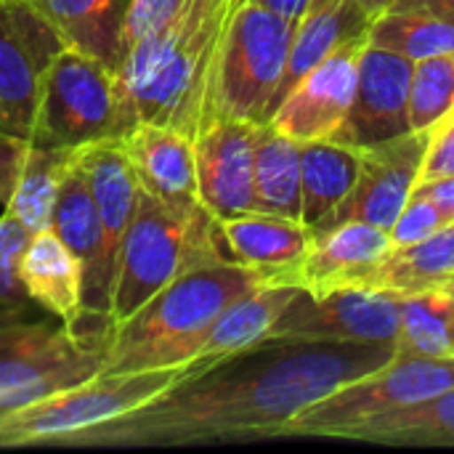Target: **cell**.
I'll return each mask as SVG.
<instances>
[{"instance_id":"52a82bcc","label":"cell","mask_w":454,"mask_h":454,"mask_svg":"<svg viewBox=\"0 0 454 454\" xmlns=\"http://www.w3.org/2000/svg\"><path fill=\"white\" fill-rule=\"evenodd\" d=\"M130 125L136 117L122 98L117 74L72 45L59 51L40 80L29 144L77 152L120 138Z\"/></svg>"},{"instance_id":"7c38bea8","label":"cell","mask_w":454,"mask_h":454,"mask_svg":"<svg viewBox=\"0 0 454 454\" xmlns=\"http://www.w3.org/2000/svg\"><path fill=\"white\" fill-rule=\"evenodd\" d=\"M431 133L434 130H412L372 149H362L359 173L348 197L311 231L322 234L348 221L372 223L388 231L420 181Z\"/></svg>"},{"instance_id":"ffe728a7","label":"cell","mask_w":454,"mask_h":454,"mask_svg":"<svg viewBox=\"0 0 454 454\" xmlns=\"http://www.w3.org/2000/svg\"><path fill=\"white\" fill-rule=\"evenodd\" d=\"M372 24V16L362 5V0H327L322 8L309 11L295 29L287 64L282 72V80L277 85V93L269 106V120L277 112V106L287 98V93L317 67L322 64L333 51H338L343 43L364 35Z\"/></svg>"},{"instance_id":"1f68e13d","label":"cell","mask_w":454,"mask_h":454,"mask_svg":"<svg viewBox=\"0 0 454 454\" xmlns=\"http://www.w3.org/2000/svg\"><path fill=\"white\" fill-rule=\"evenodd\" d=\"M32 239V231L8 210L0 215V309L27 311L29 295L19 279V263Z\"/></svg>"},{"instance_id":"836d02e7","label":"cell","mask_w":454,"mask_h":454,"mask_svg":"<svg viewBox=\"0 0 454 454\" xmlns=\"http://www.w3.org/2000/svg\"><path fill=\"white\" fill-rule=\"evenodd\" d=\"M184 3L186 0H130L128 19H125V35H122V59L136 43H141L144 37L157 32Z\"/></svg>"},{"instance_id":"74e56055","label":"cell","mask_w":454,"mask_h":454,"mask_svg":"<svg viewBox=\"0 0 454 454\" xmlns=\"http://www.w3.org/2000/svg\"><path fill=\"white\" fill-rule=\"evenodd\" d=\"M386 11H404V13H426L454 24V0H391Z\"/></svg>"},{"instance_id":"9a60e30c","label":"cell","mask_w":454,"mask_h":454,"mask_svg":"<svg viewBox=\"0 0 454 454\" xmlns=\"http://www.w3.org/2000/svg\"><path fill=\"white\" fill-rule=\"evenodd\" d=\"M364 45L367 32L333 51L287 93V98L271 114L269 125L301 144L330 138L351 106Z\"/></svg>"},{"instance_id":"7a4b0ae2","label":"cell","mask_w":454,"mask_h":454,"mask_svg":"<svg viewBox=\"0 0 454 454\" xmlns=\"http://www.w3.org/2000/svg\"><path fill=\"white\" fill-rule=\"evenodd\" d=\"M231 0H186L157 32L136 43L117 82L136 122L173 125L197 136L205 122L215 48Z\"/></svg>"},{"instance_id":"6da1fadb","label":"cell","mask_w":454,"mask_h":454,"mask_svg":"<svg viewBox=\"0 0 454 454\" xmlns=\"http://www.w3.org/2000/svg\"><path fill=\"white\" fill-rule=\"evenodd\" d=\"M394 356L391 346L269 338L207 359L138 410L56 447H186L282 436L306 407Z\"/></svg>"},{"instance_id":"d4e9b609","label":"cell","mask_w":454,"mask_h":454,"mask_svg":"<svg viewBox=\"0 0 454 454\" xmlns=\"http://www.w3.org/2000/svg\"><path fill=\"white\" fill-rule=\"evenodd\" d=\"M298 290L301 287H295V285L266 282V285L245 293L242 298H237L215 319L210 335L202 343L200 356L223 359V356L239 354V351L266 340L274 322L279 319V314L287 309V303L295 298Z\"/></svg>"},{"instance_id":"30bf717a","label":"cell","mask_w":454,"mask_h":454,"mask_svg":"<svg viewBox=\"0 0 454 454\" xmlns=\"http://www.w3.org/2000/svg\"><path fill=\"white\" fill-rule=\"evenodd\" d=\"M402 325V295L375 287H340L327 295L298 290L274 322L269 338L370 343L396 348Z\"/></svg>"},{"instance_id":"4316f807","label":"cell","mask_w":454,"mask_h":454,"mask_svg":"<svg viewBox=\"0 0 454 454\" xmlns=\"http://www.w3.org/2000/svg\"><path fill=\"white\" fill-rule=\"evenodd\" d=\"M343 439L372 444H454V388L370 418Z\"/></svg>"},{"instance_id":"f546056e","label":"cell","mask_w":454,"mask_h":454,"mask_svg":"<svg viewBox=\"0 0 454 454\" xmlns=\"http://www.w3.org/2000/svg\"><path fill=\"white\" fill-rule=\"evenodd\" d=\"M399 356H454L450 333V295L442 290L402 295Z\"/></svg>"},{"instance_id":"2e32d148","label":"cell","mask_w":454,"mask_h":454,"mask_svg":"<svg viewBox=\"0 0 454 454\" xmlns=\"http://www.w3.org/2000/svg\"><path fill=\"white\" fill-rule=\"evenodd\" d=\"M394 247L391 234L372 223L348 221L330 231L314 234L306 258L287 274L285 285H295L309 295H327L340 287H359L367 271Z\"/></svg>"},{"instance_id":"f1b7e54d","label":"cell","mask_w":454,"mask_h":454,"mask_svg":"<svg viewBox=\"0 0 454 454\" xmlns=\"http://www.w3.org/2000/svg\"><path fill=\"white\" fill-rule=\"evenodd\" d=\"M367 40L415 64L420 59L454 53V24L426 13L383 11L372 19Z\"/></svg>"},{"instance_id":"484cf974","label":"cell","mask_w":454,"mask_h":454,"mask_svg":"<svg viewBox=\"0 0 454 454\" xmlns=\"http://www.w3.org/2000/svg\"><path fill=\"white\" fill-rule=\"evenodd\" d=\"M255 210L301 221V141L261 122L255 133Z\"/></svg>"},{"instance_id":"9c48e42d","label":"cell","mask_w":454,"mask_h":454,"mask_svg":"<svg viewBox=\"0 0 454 454\" xmlns=\"http://www.w3.org/2000/svg\"><path fill=\"white\" fill-rule=\"evenodd\" d=\"M104 356L88 351L64 325H0V415L35 404L101 372Z\"/></svg>"},{"instance_id":"cb8c5ba5","label":"cell","mask_w":454,"mask_h":454,"mask_svg":"<svg viewBox=\"0 0 454 454\" xmlns=\"http://www.w3.org/2000/svg\"><path fill=\"white\" fill-rule=\"evenodd\" d=\"M359 152L333 138L301 144V221L317 229L351 192Z\"/></svg>"},{"instance_id":"ab89813d","label":"cell","mask_w":454,"mask_h":454,"mask_svg":"<svg viewBox=\"0 0 454 454\" xmlns=\"http://www.w3.org/2000/svg\"><path fill=\"white\" fill-rule=\"evenodd\" d=\"M362 5H364V8H367V13L375 19L378 13H383V11L391 5V0H362Z\"/></svg>"},{"instance_id":"5b68a950","label":"cell","mask_w":454,"mask_h":454,"mask_svg":"<svg viewBox=\"0 0 454 454\" xmlns=\"http://www.w3.org/2000/svg\"><path fill=\"white\" fill-rule=\"evenodd\" d=\"M295 29V19L255 0H242L231 8L213 59L205 122L213 117L269 122V106L282 80Z\"/></svg>"},{"instance_id":"d6a6232c","label":"cell","mask_w":454,"mask_h":454,"mask_svg":"<svg viewBox=\"0 0 454 454\" xmlns=\"http://www.w3.org/2000/svg\"><path fill=\"white\" fill-rule=\"evenodd\" d=\"M447 223H452V221L442 213L439 205H434L426 197H410V202L399 213L396 223L388 229V234H391L394 247H402V245H412V242H420V239L436 234Z\"/></svg>"},{"instance_id":"277c9868","label":"cell","mask_w":454,"mask_h":454,"mask_svg":"<svg viewBox=\"0 0 454 454\" xmlns=\"http://www.w3.org/2000/svg\"><path fill=\"white\" fill-rule=\"evenodd\" d=\"M226 258L218 221L202 202L178 207L138 192L136 213L117 255L109 309L114 330L181 274Z\"/></svg>"},{"instance_id":"f35d334b","label":"cell","mask_w":454,"mask_h":454,"mask_svg":"<svg viewBox=\"0 0 454 454\" xmlns=\"http://www.w3.org/2000/svg\"><path fill=\"white\" fill-rule=\"evenodd\" d=\"M255 3H261V5H266V8H271V11L287 16V19L301 21V19L306 16V11H309V3H311V0H255Z\"/></svg>"},{"instance_id":"8d00e7d4","label":"cell","mask_w":454,"mask_h":454,"mask_svg":"<svg viewBox=\"0 0 454 454\" xmlns=\"http://www.w3.org/2000/svg\"><path fill=\"white\" fill-rule=\"evenodd\" d=\"M412 197H426L434 205L442 207V213L454 221V176L436 178V181H420L412 192Z\"/></svg>"},{"instance_id":"4dcf8cb0","label":"cell","mask_w":454,"mask_h":454,"mask_svg":"<svg viewBox=\"0 0 454 454\" xmlns=\"http://www.w3.org/2000/svg\"><path fill=\"white\" fill-rule=\"evenodd\" d=\"M454 109V53L420 59L412 64L410 82V125L412 130H434Z\"/></svg>"},{"instance_id":"8992f818","label":"cell","mask_w":454,"mask_h":454,"mask_svg":"<svg viewBox=\"0 0 454 454\" xmlns=\"http://www.w3.org/2000/svg\"><path fill=\"white\" fill-rule=\"evenodd\" d=\"M207 359L213 356H200L189 364L144 372H98L72 388L0 415V447L59 444L67 436L109 423L152 402L154 396L192 375Z\"/></svg>"},{"instance_id":"7bdbcfd3","label":"cell","mask_w":454,"mask_h":454,"mask_svg":"<svg viewBox=\"0 0 454 454\" xmlns=\"http://www.w3.org/2000/svg\"><path fill=\"white\" fill-rule=\"evenodd\" d=\"M325 3H327V0H311V3H309V11H317V8H322ZM309 11H306V13H309Z\"/></svg>"},{"instance_id":"ba28073f","label":"cell","mask_w":454,"mask_h":454,"mask_svg":"<svg viewBox=\"0 0 454 454\" xmlns=\"http://www.w3.org/2000/svg\"><path fill=\"white\" fill-rule=\"evenodd\" d=\"M454 388V356H394L293 418L282 436L343 439L359 423Z\"/></svg>"},{"instance_id":"e575fe53","label":"cell","mask_w":454,"mask_h":454,"mask_svg":"<svg viewBox=\"0 0 454 454\" xmlns=\"http://www.w3.org/2000/svg\"><path fill=\"white\" fill-rule=\"evenodd\" d=\"M447 176H454V114L434 128L428 149H426V160L420 168V181H436Z\"/></svg>"},{"instance_id":"e0dca14e","label":"cell","mask_w":454,"mask_h":454,"mask_svg":"<svg viewBox=\"0 0 454 454\" xmlns=\"http://www.w3.org/2000/svg\"><path fill=\"white\" fill-rule=\"evenodd\" d=\"M138 189L168 205H197L194 136L173 125L136 122L120 136Z\"/></svg>"},{"instance_id":"5bb4252c","label":"cell","mask_w":454,"mask_h":454,"mask_svg":"<svg viewBox=\"0 0 454 454\" xmlns=\"http://www.w3.org/2000/svg\"><path fill=\"white\" fill-rule=\"evenodd\" d=\"M255 133L258 122L213 117L194 136L197 197L215 221L255 210Z\"/></svg>"},{"instance_id":"4fadbf2b","label":"cell","mask_w":454,"mask_h":454,"mask_svg":"<svg viewBox=\"0 0 454 454\" xmlns=\"http://www.w3.org/2000/svg\"><path fill=\"white\" fill-rule=\"evenodd\" d=\"M410 82L412 61L367 40L359 56L351 106L330 138L362 152L412 133Z\"/></svg>"},{"instance_id":"b9f144b4","label":"cell","mask_w":454,"mask_h":454,"mask_svg":"<svg viewBox=\"0 0 454 454\" xmlns=\"http://www.w3.org/2000/svg\"><path fill=\"white\" fill-rule=\"evenodd\" d=\"M450 333H452V348H454V298L450 295Z\"/></svg>"},{"instance_id":"ee69618b","label":"cell","mask_w":454,"mask_h":454,"mask_svg":"<svg viewBox=\"0 0 454 454\" xmlns=\"http://www.w3.org/2000/svg\"><path fill=\"white\" fill-rule=\"evenodd\" d=\"M442 293H447V295H452L454 298V277L447 282V285H444V290H442Z\"/></svg>"},{"instance_id":"8fae6325","label":"cell","mask_w":454,"mask_h":454,"mask_svg":"<svg viewBox=\"0 0 454 454\" xmlns=\"http://www.w3.org/2000/svg\"><path fill=\"white\" fill-rule=\"evenodd\" d=\"M64 48L27 0H0V133L29 141L43 72Z\"/></svg>"},{"instance_id":"7402d4cb","label":"cell","mask_w":454,"mask_h":454,"mask_svg":"<svg viewBox=\"0 0 454 454\" xmlns=\"http://www.w3.org/2000/svg\"><path fill=\"white\" fill-rule=\"evenodd\" d=\"M19 279L29 301L59 317L67 330L74 327L82 311V271L53 229L32 234L19 263Z\"/></svg>"},{"instance_id":"d590c367","label":"cell","mask_w":454,"mask_h":454,"mask_svg":"<svg viewBox=\"0 0 454 454\" xmlns=\"http://www.w3.org/2000/svg\"><path fill=\"white\" fill-rule=\"evenodd\" d=\"M27 146H29V141L0 133V205H5L11 200V192H13L16 178L24 165Z\"/></svg>"},{"instance_id":"83f0119b","label":"cell","mask_w":454,"mask_h":454,"mask_svg":"<svg viewBox=\"0 0 454 454\" xmlns=\"http://www.w3.org/2000/svg\"><path fill=\"white\" fill-rule=\"evenodd\" d=\"M74 152L69 149H51L29 144L24 154L21 173L11 192V200L3 205L16 221H21L32 234L51 229L53 207L59 197L61 178L72 165Z\"/></svg>"},{"instance_id":"44dd1931","label":"cell","mask_w":454,"mask_h":454,"mask_svg":"<svg viewBox=\"0 0 454 454\" xmlns=\"http://www.w3.org/2000/svg\"><path fill=\"white\" fill-rule=\"evenodd\" d=\"M67 45L117 74L130 0H27Z\"/></svg>"},{"instance_id":"ac0fdd59","label":"cell","mask_w":454,"mask_h":454,"mask_svg":"<svg viewBox=\"0 0 454 454\" xmlns=\"http://www.w3.org/2000/svg\"><path fill=\"white\" fill-rule=\"evenodd\" d=\"M218 229L229 258L263 271L271 282H285L314 245V231L303 221L261 210L218 221Z\"/></svg>"},{"instance_id":"3957f363","label":"cell","mask_w":454,"mask_h":454,"mask_svg":"<svg viewBox=\"0 0 454 454\" xmlns=\"http://www.w3.org/2000/svg\"><path fill=\"white\" fill-rule=\"evenodd\" d=\"M266 282L271 277L231 258L181 274L114 330L101 372H144L200 359L223 309Z\"/></svg>"},{"instance_id":"603a6c76","label":"cell","mask_w":454,"mask_h":454,"mask_svg":"<svg viewBox=\"0 0 454 454\" xmlns=\"http://www.w3.org/2000/svg\"><path fill=\"white\" fill-rule=\"evenodd\" d=\"M454 277V221L442 226L436 234L391 247L388 255L375 263L359 287L391 290L399 295L412 293H434L444 290V285Z\"/></svg>"},{"instance_id":"60d3db41","label":"cell","mask_w":454,"mask_h":454,"mask_svg":"<svg viewBox=\"0 0 454 454\" xmlns=\"http://www.w3.org/2000/svg\"><path fill=\"white\" fill-rule=\"evenodd\" d=\"M19 314H24V311H8V309H0V325H3V322H11V319H19Z\"/></svg>"},{"instance_id":"d6986e66","label":"cell","mask_w":454,"mask_h":454,"mask_svg":"<svg viewBox=\"0 0 454 454\" xmlns=\"http://www.w3.org/2000/svg\"><path fill=\"white\" fill-rule=\"evenodd\" d=\"M74 162L85 176L101 234H104V255L112 269L117 271V255L128 223L136 213L138 202V181L136 173L120 146V138H106L88 144L74 152Z\"/></svg>"},{"instance_id":"bcb514c9","label":"cell","mask_w":454,"mask_h":454,"mask_svg":"<svg viewBox=\"0 0 454 454\" xmlns=\"http://www.w3.org/2000/svg\"><path fill=\"white\" fill-rule=\"evenodd\" d=\"M452 114H454V109H452Z\"/></svg>"},{"instance_id":"f6af8a7d","label":"cell","mask_w":454,"mask_h":454,"mask_svg":"<svg viewBox=\"0 0 454 454\" xmlns=\"http://www.w3.org/2000/svg\"><path fill=\"white\" fill-rule=\"evenodd\" d=\"M239 3H242V0H231V5H239Z\"/></svg>"}]
</instances>
